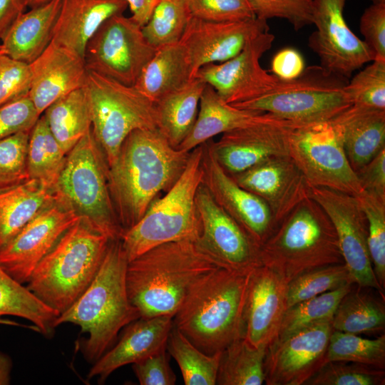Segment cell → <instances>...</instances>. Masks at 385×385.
I'll list each match as a JSON object with an SVG mask.
<instances>
[{
    "instance_id": "cell-55",
    "label": "cell",
    "mask_w": 385,
    "mask_h": 385,
    "mask_svg": "<svg viewBox=\"0 0 385 385\" xmlns=\"http://www.w3.org/2000/svg\"><path fill=\"white\" fill-rule=\"evenodd\" d=\"M27 8L26 0H0V43L13 23Z\"/></svg>"
},
{
    "instance_id": "cell-51",
    "label": "cell",
    "mask_w": 385,
    "mask_h": 385,
    "mask_svg": "<svg viewBox=\"0 0 385 385\" xmlns=\"http://www.w3.org/2000/svg\"><path fill=\"white\" fill-rule=\"evenodd\" d=\"M133 370L141 385H174L176 383L166 349L133 364Z\"/></svg>"
},
{
    "instance_id": "cell-4",
    "label": "cell",
    "mask_w": 385,
    "mask_h": 385,
    "mask_svg": "<svg viewBox=\"0 0 385 385\" xmlns=\"http://www.w3.org/2000/svg\"><path fill=\"white\" fill-rule=\"evenodd\" d=\"M251 272L220 267L202 276L173 316V326L208 354L242 338Z\"/></svg>"
},
{
    "instance_id": "cell-42",
    "label": "cell",
    "mask_w": 385,
    "mask_h": 385,
    "mask_svg": "<svg viewBox=\"0 0 385 385\" xmlns=\"http://www.w3.org/2000/svg\"><path fill=\"white\" fill-rule=\"evenodd\" d=\"M349 284L355 283L344 262L313 269L288 283L287 309L307 299Z\"/></svg>"
},
{
    "instance_id": "cell-2",
    "label": "cell",
    "mask_w": 385,
    "mask_h": 385,
    "mask_svg": "<svg viewBox=\"0 0 385 385\" xmlns=\"http://www.w3.org/2000/svg\"><path fill=\"white\" fill-rule=\"evenodd\" d=\"M221 267L197 240L155 246L128 261L126 289L140 317H173L193 284Z\"/></svg>"
},
{
    "instance_id": "cell-10",
    "label": "cell",
    "mask_w": 385,
    "mask_h": 385,
    "mask_svg": "<svg viewBox=\"0 0 385 385\" xmlns=\"http://www.w3.org/2000/svg\"><path fill=\"white\" fill-rule=\"evenodd\" d=\"M84 86L91 113V130L108 167L132 131L158 128L155 103L134 86L88 71Z\"/></svg>"
},
{
    "instance_id": "cell-60",
    "label": "cell",
    "mask_w": 385,
    "mask_h": 385,
    "mask_svg": "<svg viewBox=\"0 0 385 385\" xmlns=\"http://www.w3.org/2000/svg\"><path fill=\"white\" fill-rule=\"evenodd\" d=\"M1 54H6V52H5V50H4V47H3V46L0 43V55Z\"/></svg>"
},
{
    "instance_id": "cell-41",
    "label": "cell",
    "mask_w": 385,
    "mask_h": 385,
    "mask_svg": "<svg viewBox=\"0 0 385 385\" xmlns=\"http://www.w3.org/2000/svg\"><path fill=\"white\" fill-rule=\"evenodd\" d=\"M327 362L344 361L381 369L385 368V336L367 339L333 330L327 350Z\"/></svg>"
},
{
    "instance_id": "cell-6",
    "label": "cell",
    "mask_w": 385,
    "mask_h": 385,
    "mask_svg": "<svg viewBox=\"0 0 385 385\" xmlns=\"http://www.w3.org/2000/svg\"><path fill=\"white\" fill-rule=\"evenodd\" d=\"M110 240L80 218L60 237L34 270L27 288L59 314L94 279Z\"/></svg>"
},
{
    "instance_id": "cell-29",
    "label": "cell",
    "mask_w": 385,
    "mask_h": 385,
    "mask_svg": "<svg viewBox=\"0 0 385 385\" xmlns=\"http://www.w3.org/2000/svg\"><path fill=\"white\" fill-rule=\"evenodd\" d=\"M263 114L264 112L241 109L227 103L206 83L200 96L195 124L177 149L190 152L218 134L257 121Z\"/></svg>"
},
{
    "instance_id": "cell-57",
    "label": "cell",
    "mask_w": 385,
    "mask_h": 385,
    "mask_svg": "<svg viewBox=\"0 0 385 385\" xmlns=\"http://www.w3.org/2000/svg\"><path fill=\"white\" fill-rule=\"evenodd\" d=\"M13 363L11 357L0 351V385H8L11 381Z\"/></svg>"
},
{
    "instance_id": "cell-9",
    "label": "cell",
    "mask_w": 385,
    "mask_h": 385,
    "mask_svg": "<svg viewBox=\"0 0 385 385\" xmlns=\"http://www.w3.org/2000/svg\"><path fill=\"white\" fill-rule=\"evenodd\" d=\"M349 80L320 65L309 66L296 78L279 79L263 95L231 105L295 123L329 120L351 105L344 91Z\"/></svg>"
},
{
    "instance_id": "cell-35",
    "label": "cell",
    "mask_w": 385,
    "mask_h": 385,
    "mask_svg": "<svg viewBox=\"0 0 385 385\" xmlns=\"http://www.w3.org/2000/svg\"><path fill=\"white\" fill-rule=\"evenodd\" d=\"M6 315L26 319L34 324L37 331L49 337L56 328L55 321L59 313L0 266V317Z\"/></svg>"
},
{
    "instance_id": "cell-24",
    "label": "cell",
    "mask_w": 385,
    "mask_h": 385,
    "mask_svg": "<svg viewBox=\"0 0 385 385\" xmlns=\"http://www.w3.org/2000/svg\"><path fill=\"white\" fill-rule=\"evenodd\" d=\"M29 65L28 95L40 115L57 99L85 85L88 70L84 58L52 41Z\"/></svg>"
},
{
    "instance_id": "cell-31",
    "label": "cell",
    "mask_w": 385,
    "mask_h": 385,
    "mask_svg": "<svg viewBox=\"0 0 385 385\" xmlns=\"http://www.w3.org/2000/svg\"><path fill=\"white\" fill-rule=\"evenodd\" d=\"M56 197L55 190L34 180L0 191V251Z\"/></svg>"
},
{
    "instance_id": "cell-33",
    "label": "cell",
    "mask_w": 385,
    "mask_h": 385,
    "mask_svg": "<svg viewBox=\"0 0 385 385\" xmlns=\"http://www.w3.org/2000/svg\"><path fill=\"white\" fill-rule=\"evenodd\" d=\"M42 114L66 154L91 129V113L84 86L57 99Z\"/></svg>"
},
{
    "instance_id": "cell-36",
    "label": "cell",
    "mask_w": 385,
    "mask_h": 385,
    "mask_svg": "<svg viewBox=\"0 0 385 385\" xmlns=\"http://www.w3.org/2000/svg\"><path fill=\"white\" fill-rule=\"evenodd\" d=\"M66 155L41 114L29 134L27 150L29 179L55 190Z\"/></svg>"
},
{
    "instance_id": "cell-22",
    "label": "cell",
    "mask_w": 385,
    "mask_h": 385,
    "mask_svg": "<svg viewBox=\"0 0 385 385\" xmlns=\"http://www.w3.org/2000/svg\"><path fill=\"white\" fill-rule=\"evenodd\" d=\"M231 176L239 185L265 202L276 225L309 197L310 186L289 155L267 158Z\"/></svg>"
},
{
    "instance_id": "cell-56",
    "label": "cell",
    "mask_w": 385,
    "mask_h": 385,
    "mask_svg": "<svg viewBox=\"0 0 385 385\" xmlns=\"http://www.w3.org/2000/svg\"><path fill=\"white\" fill-rule=\"evenodd\" d=\"M131 11V18L143 27L150 19L159 0H124Z\"/></svg>"
},
{
    "instance_id": "cell-58",
    "label": "cell",
    "mask_w": 385,
    "mask_h": 385,
    "mask_svg": "<svg viewBox=\"0 0 385 385\" xmlns=\"http://www.w3.org/2000/svg\"><path fill=\"white\" fill-rule=\"evenodd\" d=\"M28 8H31L41 4L48 0H26Z\"/></svg>"
},
{
    "instance_id": "cell-8",
    "label": "cell",
    "mask_w": 385,
    "mask_h": 385,
    "mask_svg": "<svg viewBox=\"0 0 385 385\" xmlns=\"http://www.w3.org/2000/svg\"><path fill=\"white\" fill-rule=\"evenodd\" d=\"M108 165L91 129L67 153L55 191L95 230L110 240L123 232L111 199Z\"/></svg>"
},
{
    "instance_id": "cell-26",
    "label": "cell",
    "mask_w": 385,
    "mask_h": 385,
    "mask_svg": "<svg viewBox=\"0 0 385 385\" xmlns=\"http://www.w3.org/2000/svg\"><path fill=\"white\" fill-rule=\"evenodd\" d=\"M330 121L355 172L385 150V110L351 105Z\"/></svg>"
},
{
    "instance_id": "cell-27",
    "label": "cell",
    "mask_w": 385,
    "mask_h": 385,
    "mask_svg": "<svg viewBox=\"0 0 385 385\" xmlns=\"http://www.w3.org/2000/svg\"><path fill=\"white\" fill-rule=\"evenodd\" d=\"M127 7L124 0H62L51 41L83 58L87 43L100 26Z\"/></svg>"
},
{
    "instance_id": "cell-59",
    "label": "cell",
    "mask_w": 385,
    "mask_h": 385,
    "mask_svg": "<svg viewBox=\"0 0 385 385\" xmlns=\"http://www.w3.org/2000/svg\"><path fill=\"white\" fill-rule=\"evenodd\" d=\"M374 4H385V0H370Z\"/></svg>"
},
{
    "instance_id": "cell-39",
    "label": "cell",
    "mask_w": 385,
    "mask_h": 385,
    "mask_svg": "<svg viewBox=\"0 0 385 385\" xmlns=\"http://www.w3.org/2000/svg\"><path fill=\"white\" fill-rule=\"evenodd\" d=\"M354 284H346L287 309L275 337L289 334L313 324L332 322L341 299Z\"/></svg>"
},
{
    "instance_id": "cell-46",
    "label": "cell",
    "mask_w": 385,
    "mask_h": 385,
    "mask_svg": "<svg viewBox=\"0 0 385 385\" xmlns=\"http://www.w3.org/2000/svg\"><path fill=\"white\" fill-rule=\"evenodd\" d=\"M30 131L20 132L0 140V191L30 180L27 169Z\"/></svg>"
},
{
    "instance_id": "cell-32",
    "label": "cell",
    "mask_w": 385,
    "mask_h": 385,
    "mask_svg": "<svg viewBox=\"0 0 385 385\" xmlns=\"http://www.w3.org/2000/svg\"><path fill=\"white\" fill-rule=\"evenodd\" d=\"M205 86L195 77L155 103L158 129L173 148H177L192 130Z\"/></svg>"
},
{
    "instance_id": "cell-1",
    "label": "cell",
    "mask_w": 385,
    "mask_h": 385,
    "mask_svg": "<svg viewBox=\"0 0 385 385\" xmlns=\"http://www.w3.org/2000/svg\"><path fill=\"white\" fill-rule=\"evenodd\" d=\"M190 154L171 146L158 128L137 129L125 138L108 169L110 193L123 232L143 217L161 191L175 184Z\"/></svg>"
},
{
    "instance_id": "cell-38",
    "label": "cell",
    "mask_w": 385,
    "mask_h": 385,
    "mask_svg": "<svg viewBox=\"0 0 385 385\" xmlns=\"http://www.w3.org/2000/svg\"><path fill=\"white\" fill-rule=\"evenodd\" d=\"M167 349L176 361L185 385H215L221 351L208 354L196 347L173 324Z\"/></svg>"
},
{
    "instance_id": "cell-50",
    "label": "cell",
    "mask_w": 385,
    "mask_h": 385,
    "mask_svg": "<svg viewBox=\"0 0 385 385\" xmlns=\"http://www.w3.org/2000/svg\"><path fill=\"white\" fill-rule=\"evenodd\" d=\"M40 116L28 94L0 106V140L30 131Z\"/></svg>"
},
{
    "instance_id": "cell-11",
    "label": "cell",
    "mask_w": 385,
    "mask_h": 385,
    "mask_svg": "<svg viewBox=\"0 0 385 385\" xmlns=\"http://www.w3.org/2000/svg\"><path fill=\"white\" fill-rule=\"evenodd\" d=\"M289 155L310 187H321L353 196L361 188L330 120L295 123Z\"/></svg>"
},
{
    "instance_id": "cell-53",
    "label": "cell",
    "mask_w": 385,
    "mask_h": 385,
    "mask_svg": "<svg viewBox=\"0 0 385 385\" xmlns=\"http://www.w3.org/2000/svg\"><path fill=\"white\" fill-rule=\"evenodd\" d=\"M356 174L364 190L385 198V150L356 171Z\"/></svg>"
},
{
    "instance_id": "cell-54",
    "label": "cell",
    "mask_w": 385,
    "mask_h": 385,
    "mask_svg": "<svg viewBox=\"0 0 385 385\" xmlns=\"http://www.w3.org/2000/svg\"><path fill=\"white\" fill-rule=\"evenodd\" d=\"M305 68L302 55L295 48L279 50L271 61L272 74L282 81H289L302 74Z\"/></svg>"
},
{
    "instance_id": "cell-48",
    "label": "cell",
    "mask_w": 385,
    "mask_h": 385,
    "mask_svg": "<svg viewBox=\"0 0 385 385\" xmlns=\"http://www.w3.org/2000/svg\"><path fill=\"white\" fill-rule=\"evenodd\" d=\"M192 17L212 21L255 18L247 0H185Z\"/></svg>"
},
{
    "instance_id": "cell-5",
    "label": "cell",
    "mask_w": 385,
    "mask_h": 385,
    "mask_svg": "<svg viewBox=\"0 0 385 385\" xmlns=\"http://www.w3.org/2000/svg\"><path fill=\"white\" fill-rule=\"evenodd\" d=\"M260 257L262 265L288 283L313 269L344 262L332 221L309 197L277 224L260 247Z\"/></svg>"
},
{
    "instance_id": "cell-21",
    "label": "cell",
    "mask_w": 385,
    "mask_h": 385,
    "mask_svg": "<svg viewBox=\"0 0 385 385\" xmlns=\"http://www.w3.org/2000/svg\"><path fill=\"white\" fill-rule=\"evenodd\" d=\"M269 30L267 21L256 17L235 21L191 17L180 42L188 52L192 78L202 66L233 58L249 41Z\"/></svg>"
},
{
    "instance_id": "cell-7",
    "label": "cell",
    "mask_w": 385,
    "mask_h": 385,
    "mask_svg": "<svg viewBox=\"0 0 385 385\" xmlns=\"http://www.w3.org/2000/svg\"><path fill=\"white\" fill-rule=\"evenodd\" d=\"M202 146L190 151L183 172L163 197L155 198L143 217L120 237L130 261L159 245L197 240L201 232L195 197L202 184Z\"/></svg>"
},
{
    "instance_id": "cell-30",
    "label": "cell",
    "mask_w": 385,
    "mask_h": 385,
    "mask_svg": "<svg viewBox=\"0 0 385 385\" xmlns=\"http://www.w3.org/2000/svg\"><path fill=\"white\" fill-rule=\"evenodd\" d=\"M192 78L188 52L179 41L157 48L133 86L155 103Z\"/></svg>"
},
{
    "instance_id": "cell-25",
    "label": "cell",
    "mask_w": 385,
    "mask_h": 385,
    "mask_svg": "<svg viewBox=\"0 0 385 385\" xmlns=\"http://www.w3.org/2000/svg\"><path fill=\"white\" fill-rule=\"evenodd\" d=\"M172 327L173 317L170 316L140 317L132 322L125 327L118 342L93 363L88 379L97 377L98 383L103 384L120 367L167 349Z\"/></svg>"
},
{
    "instance_id": "cell-43",
    "label": "cell",
    "mask_w": 385,
    "mask_h": 385,
    "mask_svg": "<svg viewBox=\"0 0 385 385\" xmlns=\"http://www.w3.org/2000/svg\"><path fill=\"white\" fill-rule=\"evenodd\" d=\"M368 223V248L379 285L385 288V198L362 190L355 196Z\"/></svg>"
},
{
    "instance_id": "cell-49",
    "label": "cell",
    "mask_w": 385,
    "mask_h": 385,
    "mask_svg": "<svg viewBox=\"0 0 385 385\" xmlns=\"http://www.w3.org/2000/svg\"><path fill=\"white\" fill-rule=\"evenodd\" d=\"M31 84L29 65L0 55V106L29 93Z\"/></svg>"
},
{
    "instance_id": "cell-40",
    "label": "cell",
    "mask_w": 385,
    "mask_h": 385,
    "mask_svg": "<svg viewBox=\"0 0 385 385\" xmlns=\"http://www.w3.org/2000/svg\"><path fill=\"white\" fill-rule=\"evenodd\" d=\"M191 17L185 0H159L142 31L158 48L179 42Z\"/></svg>"
},
{
    "instance_id": "cell-19",
    "label": "cell",
    "mask_w": 385,
    "mask_h": 385,
    "mask_svg": "<svg viewBox=\"0 0 385 385\" xmlns=\"http://www.w3.org/2000/svg\"><path fill=\"white\" fill-rule=\"evenodd\" d=\"M201 224L197 240L222 267L249 272L262 265L260 248L201 184L195 197Z\"/></svg>"
},
{
    "instance_id": "cell-44",
    "label": "cell",
    "mask_w": 385,
    "mask_h": 385,
    "mask_svg": "<svg viewBox=\"0 0 385 385\" xmlns=\"http://www.w3.org/2000/svg\"><path fill=\"white\" fill-rule=\"evenodd\" d=\"M344 91L351 105L385 110V59L372 61L349 80Z\"/></svg>"
},
{
    "instance_id": "cell-52",
    "label": "cell",
    "mask_w": 385,
    "mask_h": 385,
    "mask_svg": "<svg viewBox=\"0 0 385 385\" xmlns=\"http://www.w3.org/2000/svg\"><path fill=\"white\" fill-rule=\"evenodd\" d=\"M359 29L375 59H385V4L368 6L360 18Z\"/></svg>"
},
{
    "instance_id": "cell-17",
    "label": "cell",
    "mask_w": 385,
    "mask_h": 385,
    "mask_svg": "<svg viewBox=\"0 0 385 385\" xmlns=\"http://www.w3.org/2000/svg\"><path fill=\"white\" fill-rule=\"evenodd\" d=\"M295 123L264 113L257 121L223 133L214 142L212 153L221 167L233 175L274 156L289 155Z\"/></svg>"
},
{
    "instance_id": "cell-23",
    "label": "cell",
    "mask_w": 385,
    "mask_h": 385,
    "mask_svg": "<svg viewBox=\"0 0 385 385\" xmlns=\"http://www.w3.org/2000/svg\"><path fill=\"white\" fill-rule=\"evenodd\" d=\"M288 282L260 265L250 274L244 312L243 338L252 346H267L276 337L287 309Z\"/></svg>"
},
{
    "instance_id": "cell-37",
    "label": "cell",
    "mask_w": 385,
    "mask_h": 385,
    "mask_svg": "<svg viewBox=\"0 0 385 385\" xmlns=\"http://www.w3.org/2000/svg\"><path fill=\"white\" fill-rule=\"evenodd\" d=\"M265 350L252 346L243 337L232 342L221 351L216 384H263Z\"/></svg>"
},
{
    "instance_id": "cell-61",
    "label": "cell",
    "mask_w": 385,
    "mask_h": 385,
    "mask_svg": "<svg viewBox=\"0 0 385 385\" xmlns=\"http://www.w3.org/2000/svg\"></svg>"
},
{
    "instance_id": "cell-15",
    "label": "cell",
    "mask_w": 385,
    "mask_h": 385,
    "mask_svg": "<svg viewBox=\"0 0 385 385\" xmlns=\"http://www.w3.org/2000/svg\"><path fill=\"white\" fill-rule=\"evenodd\" d=\"M332 331L325 322L275 337L265 350V384L304 385L327 362Z\"/></svg>"
},
{
    "instance_id": "cell-47",
    "label": "cell",
    "mask_w": 385,
    "mask_h": 385,
    "mask_svg": "<svg viewBox=\"0 0 385 385\" xmlns=\"http://www.w3.org/2000/svg\"><path fill=\"white\" fill-rule=\"evenodd\" d=\"M255 16L267 21L282 18L297 31L312 24L313 0H247Z\"/></svg>"
},
{
    "instance_id": "cell-12",
    "label": "cell",
    "mask_w": 385,
    "mask_h": 385,
    "mask_svg": "<svg viewBox=\"0 0 385 385\" xmlns=\"http://www.w3.org/2000/svg\"><path fill=\"white\" fill-rule=\"evenodd\" d=\"M157 48L144 37L142 27L123 14L108 19L86 44L88 71L133 86Z\"/></svg>"
},
{
    "instance_id": "cell-45",
    "label": "cell",
    "mask_w": 385,
    "mask_h": 385,
    "mask_svg": "<svg viewBox=\"0 0 385 385\" xmlns=\"http://www.w3.org/2000/svg\"><path fill=\"white\" fill-rule=\"evenodd\" d=\"M384 369L350 361H330L304 385H384Z\"/></svg>"
},
{
    "instance_id": "cell-16",
    "label": "cell",
    "mask_w": 385,
    "mask_h": 385,
    "mask_svg": "<svg viewBox=\"0 0 385 385\" xmlns=\"http://www.w3.org/2000/svg\"><path fill=\"white\" fill-rule=\"evenodd\" d=\"M80 218L57 194L56 200L28 222L0 251V266L21 284H27L39 262Z\"/></svg>"
},
{
    "instance_id": "cell-18",
    "label": "cell",
    "mask_w": 385,
    "mask_h": 385,
    "mask_svg": "<svg viewBox=\"0 0 385 385\" xmlns=\"http://www.w3.org/2000/svg\"><path fill=\"white\" fill-rule=\"evenodd\" d=\"M274 36L264 32L247 43L233 58L202 66L195 77L211 86L227 103L235 104L263 95L279 78L264 69L260 59L272 46Z\"/></svg>"
},
{
    "instance_id": "cell-14",
    "label": "cell",
    "mask_w": 385,
    "mask_h": 385,
    "mask_svg": "<svg viewBox=\"0 0 385 385\" xmlns=\"http://www.w3.org/2000/svg\"><path fill=\"white\" fill-rule=\"evenodd\" d=\"M349 0H313L308 46L327 71L349 79L353 72L375 59L374 53L349 27L344 9Z\"/></svg>"
},
{
    "instance_id": "cell-3",
    "label": "cell",
    "mask_w": 385,
    "mask_h": 385,
    "mask_svg": "<svg viewBox=\"0 0 385 385\" xmlns=\"http://www.w3.org/2000/svg\"><path fill=\"white\" fill-rule=\"evenodd\" d=\"M128 260L120 240H110L101 265L81 297L55 321L72 323L88 337L78 346L84 358L96 362L113 346L119 332L140 317L130 303L125 282Z\"/></svg>"
},
{
    "instance_id": "cell-13",
    "label": "cell",
    "mask_w": 385,
    "mask_h": 385,
    "mask_svg": "<svg viewBox=\"0 0 385 385\" xmlns=\"http://www.w3.org/2000/svg\"><path fill=\"white\" fill-rule=\"evenodd\" d=\"M309 197L332 221L344 262L355 284L374 289L384 299V289L377 281L369 252L367 220L356 197L326 188L310 187Z\"/></svg>"
},
{
    "instance_id": "cell-28",
    "label": "cell",
    "mask_w": 385,
    "mask_h": 385,
    "mask_svg": "<svg viewBox=\"0 0 385 385\" xmlns=\"http://www.w3.org/2000/svg\"><path fill=\"white\" fill-rule=\"evenodd\" d=\"M62 0H48L20 15L9 29L1 43L6 55L29 64L52 41Z\"/></svg>"
},
{
    "instance_id": "cell-34",
    "label": "cell",
    "mask_w": 385,
    "mask_h": 385,
    "mask_svg": "<svg viewBox=\"0 0 385 385\" xmlns=\"http://www.w3.org/2000/svg\"><path fill=\"white\" fill-rule=\"evenodd\" d=\"M354 285L336 309L331 322L333 330L355 334L384 331V299L361 291V287L354 289Z\"/></svg>"
},
{
    "instance_id": "cell-20",
    "label": "cell",
    "mask_w": 385,
    "mask_h": 385,
    "mask_svg": "<svg viewBox=\"0 0 385 385\" xmlns=\"http://www.w3.org/2000/svg\"><path fill=\"white\" fill-rule=\"evenodd\" d=\"M201 145L202 184L260 248L276 226L269 207L260 197L239 185L221 167L212 153L210 140Z\"/></svg>"
}]
</instances>
